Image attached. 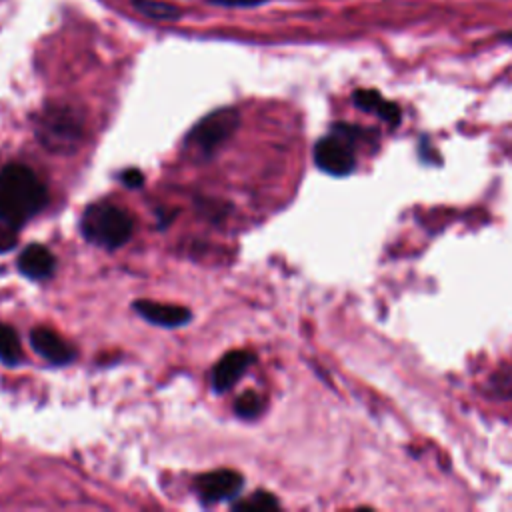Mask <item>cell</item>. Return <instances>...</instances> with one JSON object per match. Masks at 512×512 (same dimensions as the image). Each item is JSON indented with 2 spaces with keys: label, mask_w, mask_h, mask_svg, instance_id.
I'll return each mask as SVG.
<instances>
[{
  "label": "cell",
  "mask_w": 512,
  "mask_h": 512,
  "mask_svg": "<svg viewBox=\"0 0 512 512\" xmlns=\"http://www.w3.org/2000/svg\"><path fill=\"white\" fill-rule=\"evenodd\" d=\"M48 202L42 180L24 164H8L0 170V222L20 228Z\"/></svg>",
  "instance_id": "obj_1"
},
{
  "label": "cell",
  "mask_w": 512,
  "mask_h": 512,
  "mask_svg": "<svg viewBox=\"0 0 512 512\" xmlns=\"http://www.w3.org/2000/svg\"><path fill=\"white\" fill-rule=\"evenodd\" d=\"M80 228L86 240L104 248H118L130 240L134 232V218L122 206L100 202L86 208Z\"/></svg>",
  "instance_id": "obj_2"
},
{
  "label": "cell",
  "mask_w": 512,
  "mask_h": 512,
  "mask_svg": "<svg viewBox=\"0 0 512 512\" xmlns=\"http://www.w3.org/2000/svg\"><path fill=\"white\" fill-rule=\"evenodd\" d=\"M356 136H360L356 126H334V130L314 146V160L318 168L334 176L350 174L356 166Z\"/></svg>",
  "instance_id": "obj_3"
},
{
  "label": "cell",
  "mask_w": 512,
  "mask_h": 512,
  "mask_svg": "<svg viewBox=\"0 0 512 512\" xmlns=\"http://www.w3.org/2000/svg\"><path fill=\"white\" fill-rule=\"evenodd\" d=\"M240 116L234 108H220L204 116L188 134L186 144L202 154H212L238 128Z\"/></svg>",
  "instance_id": "obj_4"
},
{
  "label": "cell",
  "mask_w": 512,
  "mask_h": 512,
  "mask_svg": "<svg viewBox=\"0 0 512 512\" xmlns=\"http://www.w3.org/2000/svg\"><path fill=\"white\" fill-rule=\"evenodd\" d=\"M244 480L236 470H212L196 480L198 494L204 502H222L238 496Z\"/></svg>",
  "instance_id": "obj_5"
},
{
  "label": "cell",
  "mask_w": 512,
  "mask_h": 512,
  "mask_svg": "<svg viewBox=\"0 0 512 512\" xmlns=\"http://www.w3.org/2000/svg\"><path fill=\"white\" fill-rule=\"evenodd\" d=\"M30 344L42 358H46L50 364H56V366H64L74 358L72 346L60 334L44 326L34 328L30 332Z\"/></svg>",
  "instance_id": "obj_6"
},
{
  "label": "cell",
  "mask_w": 512,
  "mask_h": 512,
  "mask_svg": "<svg viewBox=\"0 0 512 512\" xmlns=\"http://www.w3.org/2000/svg\"><path fill=\"white\" fill-rule=\"evenodd\" d=\"M134 310L146 318L152 324L166 326V328H176L182 326L190 320V310L184 306L176 304H162V302H152V300H136Z\"/></svg>",
  "instance_id": "obj_7"
},
{
  "label": "cell",
  "mask_w": 512,
  "mask_h": 512,
  "mask_svg": "<svg viewBox=\"0 0 512 512\" xmlns=\"http://www.w3.org/2000/svg\"><path fill=\"white\" fill-rule=\"evenodd\" d=\"M254 362V356L244 350L228 352L212 370V386L216 392H226Z\"/></svg>",
  "instance_id": "obj_8"
},
{
  "label": "cell",
  "mask_w": 512,
  "mask_h": 512,
  "mask_svg": "<svg viewBox=\"0 0 512 512\" xmlns=\"http://www.w3.org/2000/svg\"><path fill=\"white\" fill-rule=\"evenodd\" d=\"M18 270L32 278V280H42V278H48L52 272H54V256L52 252L42 246V244H30L22 250V254L18 256Z\"/></svg>",
  "instance_id": "obj_9"
},
{
  "label": "cell",
  "mask_w": 512,
  "mask_h": 512,
  "mask_svg": "<svg viewBox=\"0 0 512 512\" xmlns=\"http://www.w3.org/2000/svg\"><path fill=\"white\" fill-rule=\"evenodd\" d=\"M354 104L366 112L378 114L388 124H398L400 120V110L396 108V104L384 100L376 90H356Z\"/></svg>",
  "instance_id": "obj_10"
},
{
  "label": "cell",
  "mask_w": 512,
  "mask_h": 512,
  "mask_svg": "<svg viewBox=\"0 0 512 512\" xmlns=\"http://www.w3.org/2000/svg\"><path fill=\"white\" fill-rule=\"evenodd\" d=\"M78 132V126L74 124L72 116L68 112L56 110L48 116V120L44 122L42 128V136L46 142H62V140H70L74 134Z\"/></svg>",
  "instance_id": "obj_11"
},
{
  "label": "cell",
  "mask_w": 512,
  "mask_h": 512,
  "mask_svg": "<svg viewBox=\"0 0 512 512\" xmlns=\"http://www.w3.org/2000/svg\"><path fill=\"white\" fill-rule=\"evenodd\" d=\"M0 360L8 366H16L22 362V346L18 334L12 326L0 322Z\"/></svg>",
  "instance_id": "obj_12"
},
{
  "label": "cell",
  "mask_w": 512,
  "mask_h": 512,
  "mask_svg": "<svg viewBox=\"0 0 512 512\" xmlns=\"http://www.w3.org/2000/svg\"><path fill=\"white\" fill-rule=\"evenodd\" d=\"M132 6L138 12H142L144 16L154 18V20H174L182 14L176 6L160 2V0H132Z\"/></svg>",
  "instance_id": "obj_13"
},
{
  "label": "cell",
  "mask_w": 512,
  "mask_h": 512,
  "mask_svg": "<svg viewBox=\"0 0 512 512\" xmlns=\"http://www.w3.org/2000/svg\"><path fill=\"white\" fill-rule=\"evenodd\" d=\"M262 406L264 404H262L260 394H256L254 390H248L242 396H238V400L234 404V412L240 418H256L262 412Z\"/></svg>",
  "instance_id": "obj_14"
},
{
  "label": "cell",
  "mask_w": 512,
  "mask_h": 512,
  "mask_svg": "<svg viewBox=\"0 0 512 512\" xmlns=\"http://www.w3.org/2000/svg\"><path fill=\"white\" fill-rule=\"evenodd\" d=\"M234 508L236 510H268V508H278V500L268 492H254L248 500L238 502Z\"/></svg>",
  "instance_id": "obj_15"
},
{
  "label": "cell",
  "mask_w": 512,
  "mask_h": 512,
  "mask_svg": "<svg viewBox=\"0 0 512 512\" xmlns=\"http://www.w3.org/2000/svg\"><path fill=\"white\" fill-rule=\"evenodd\" d=\"M14 244H16V228L0 222V252L14 248Z\"/></svg>",
  "instance_id": "obj_16"
},
{
  "label": "cell",
  "mask_w": 512,
  "mask_h": 512,
  "mask_svg": "<svg viewBox=\"0 0 512 512\" xmlns=\"http://www.w3.org/2000/svg\"><path fill=\"white\" fill-rule=\"evenodd\" d=\"M120 178H122V182H124L128 188H136V186H140V184L144 182L142 172H140V170H136V168L124 170V172L120 174Z\"/></svg>",
  "instance_id": "obj_17"
},
{
  "label": "cell",
  "mask_w": 512,
  "mask_h": 512,
  "mask_svg": "<svg viewBox=\"0 0 512 512\" xmlns=\"http://www.w3.org/2000/svg\"><path fill=\"white\" fill-rule=\"evenodd\" d=\"M212 4H222V6H254L260 4L262 0H208Z\"/></svg>",
  "instance_id": "obj_18"
},
{
  "label": "cell",
  "mask_w": 512,
  "mask_h": 512,
  "mask_svg": "<svg viewBox=\"0 0 512 512\" xmlns=\"http://www.w3.org/2000/svg\"><path fill=\"white\" fill-rule=\"evenodd\" d=\"M502 40H506V42H512V32H508V34H502Z\"/></svg>",
  "instance_id": "obj_19"
}]
</instances>
